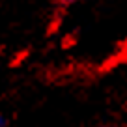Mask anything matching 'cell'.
Returning a JSON list of instances; mask_svg holds the SVG:
<instances>
[{
    "label": "cell",
    "instance_id": "1",
    "mask_svg": "<svg viewBox=\"0 0 127 127\" xmlns=\"http://www.w3.org/2000/svg\"><path fill=\"white\" fill-rule=\"evenodd\" d=\"M75 2H79V0H56V4H58L60 8H67V6L75 4Z\"/></svg>",
    "mask_w": 127,
    "mask_h": 127
},
{
    "label": "cell",
    "instance_id": "2",
    "mask_svg": "<svg viewBox=\"0 0 127 127\" xmlns=\"http://www.w3.org/2000/svg\"><path fill=\"white\" fill-rule=\"evenodd\" d=\"M97 127H120V125H114V123H101V125Z\"/></svg>",
    "mask_w": 127,
    "mask_h": 127
},
{
    "label": "cell",
    "instance_id": "3",
    "mask_svg": "<svg viewBox=\"0 0 127 127\" xmlns=\"http://www.w3.org/2000/svg\"><path fill=\"white\" fill-rule=\"evenodd\" d=\"M0 127H6V118L0 114Z\"/></svg>",
    "mask_w": 127,
    "mask_h": 127
}]
</instances>
